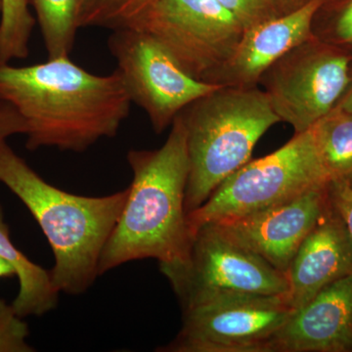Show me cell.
<instances>
[{"label": "cell", "instance_id": "17", "mask_svg": "<svg viewBox=\"0 0 352 352\" xmlns=\"http://www.w3.org/2000/svg\"><path fill=\"white\" fill-rule=\"evenodd\" d=\"M82 0H32L48 58L69 56Z\"/></svg>", "mask_w": 352, "mask_h": 352}, {"label": "cell", "instance_id": "24", "mask_svg": "<svg viewBox=\"0 0 352 352\" xmlns=\"http://www.w3.org/2000/svg\"><path fill=\"white\" fill-rule=\"evenodd\" d=\"M333 4H340L333 22L335 38L340 43L352 44V0H339Z\"/></svg>", "mask_w": 352, "mask_h": 352}, {"label": "cell", "instance_id": "28", "mask_svg": "<svg viewBox=\"0 0 352 352\" xmlns=\"http://www.w3.org/2000/svg\"><path fill=\"white\" fill-rule=\"evenodd\" d=\"M337 1H339V0H323V6H331V4L335 3Z\"/></svg>", "mask_w": 352, "mask_h": 352}, {"label": "cell", "instance_id": "8", "mask_svg": "<svg viewBox=\"0 0 352 352\" xmlns=\"http://www.w3.org/2000/svg\"><path fill=\"white\" fill-rule=\"evenodd\" d=\"M133 29L149 34L187 75L205 82L245 32L217 0H157Z\"/></svg>", "mask_w": 352, "mask_h": 352}, {"label": "cell", "instance_id": "18", "mask_svg": "<svg viewBox=\"0 0 352 352\" xmlns=\"http://www.w3.org/2000/svg\"><path fill=\"white\" fill-rule=\"evenodd\" d=\"M157 0H82L78 25L116 30L135 28Z\"/></svg>", "mask_w": 352, "mask_h": 352}, {"label": "cell", "instance_id": "20", "mask_svg": "<svg viewBox=\"0 0 352 352\" xmlns=\"http://www.w3.org/2000/svg\"><path fill=\"white\" fill-rule=\"evenodd\" d=\"M29 326L23 317L0 298V352H32L34 347L27 342Z\"/></svg>", "mask_w": 352, "mask_h": 352}, {"label": "cell", "instance_id": "10", "mask_svg": "<svg viewBox=\"0 0 352 352\" xmlns=\"http://www.w3.org/2000/svg\"><path fill=\"white\" fill-rule=\"evenodd\" d=\"M295 311L287 296L224 298L184 310L182 330L159 351L265 352L272 336Z\"/></svg>", "mask_w": 352, "mask_h": 352}, {"label": "cell", "instance_id": "15", "mask_svg": "<svg viewBox=\"0 0 352 352\" xmlns=\"http://www.w3.org/2000/svg\"><path fill=\"white\" fill-rule=\"evenodd\" d=\"M0 258L12 266L19 281V292L12 305L21 317L43 316L57 307L59 292L50 271L32 263L13 244L0 205Z\"/></svg>", "mask_w": 352, "mask_h": 352}, {"label": "cell", "instance_id": "9", "mask_svg": "<svg viewBox=\"0 0 352 352\" xmlns=\"http://www.w3.org/2000/svg\"><path fill=\"white\" fill-rule=\"evenodd\" d=\"M108 48L131 103L144 111L157 134L171 126L187 106L220 87L187 75L142 30L113 31Z\"/></svg>", "mask_w": 352, "mask_h": 352}, {"label": "cell", "instance_id": "6", "mask_svg": "<svg viewBox=\"0 0 352 352\" xmlns=\"http://www.w3.org/2000/svg\"><path fill=\"white\" fill-rule=\"evenodd\" d=\"M160 270L168 278L183 311L224 298L287 296L289 292L285 273L212 224L194 231L182 261L160 264Z\"/></svg>", "mask_w": 352, "mask_h": 352}, {"label": "cell", "instance_id": "13", "mask_svg": "<svg viewBox=\"0 0 352 352\" xmlns=\"http://www.w3.org/2000/svg\"><path fill=\"white\" fill-rule=\"evenodd\" d=\"M265 352H352V274L296 309L272 336Z\"/></svg>", "mask_w": 352, "mask_h": 352}, {"label": "cell", "instance_id": "4", "mask_svg": "<svg viewBox=\"0 0 352 352\" xmlns=\"http://www.w3.org/2000/svg\"><path fill=\"white\" fill-rule=\"evenodd\" d=\"M179 117L189 157L187 214L200 208L227 177L251 161L259 139L281 122L258 87L220 85L187 106Z\"/></svg>", "mask_w": 352, "mask_h": 352}, {"label": "cell", "instance_id": "27", "mask_svg": "<svg viewBox=\"0 0 352 352\" xmlns=\"http://www.w3.org/2000/svg\"><path fill=\"white\" fill-rule=\"evenodd\" d=\"M13 276H15V271H14L12 266L3 259L0 258V279Z\"/></svg>", "mask_w": 352, "mask_h": 352}, {"label": "cell", "instance_id": "16", "mask_svg": "<svg viewBox=\"0 0 352 352\" xmlns=\"http://www.w3.org/2000/svg\"><path fill=\"white\" fill-rule=\"evenodd\" d=\"M311 131L329 182L352 186V113L335 108Z\"/></svg>", "mask_w": 352, "mask_h": 352}, {"label": "cell", "instance_id": "25", "mask_svg": "<svg viewBox=\"0 0 352 352\" xmlns=\"http://www.w3.org/2000/svg\"><path fill=\"white\" fill-rule=\"evenodd\" d=\"M311 1L312 0H265L274 18L295 12Z\"/></svg>", "mask_w": 352, "mask_h": 352}, {"label": "cell", "instance_id": "14", "mask_svg": "<svg viewBox=\"0 0 352 352\" xmlns=\"http://www.w3.org/2000/svg\"><path fill=\"white\" fill-rule=\"evenodd\" d=\"M352 274V240L332 204L308 234L287 278L291 307L298 309L328 285Z\"/></svg>", "mask_w": 352, "mask_h": 352}, {"label": "cell", "instance_id": "11", "mask_svg": "<svg viewBox=\"0 0 352 352\" xmlns=\"http://www.w3.org/2000/svg\"><path fill=\"white\" fill-rule=\"evenodd\" d=\"M329 184L314 187L279 205L212 226L287 275L300 245L330 206Z\"/></svg>", "mask_w": 352, "mask_h": 352}, {"label": "cell", "instance_id": "22", "mask_svg": "<svg viewBox=\"0 0 352 352\" xmlns=\"http://www.w3.org/2000/svg\"><path fill=\"white\" fill-rule=\"evenodd\" d=\"M329 195L331 204L344 220L352 240V186L344 182H330Z\"/></svg>", "mask_w": 352, "mask_h": 352}, {"label": "cell", "instance_id": "5", "mask_svg": "<svg viewBox=\"0 0 352 352\" xmlns=\"http://www.w3.org/2000/svg\"><path fill=\"white\" fill-rule=\"evenodd\" d=\"M329 183L311 129L295 133L276 151L248 162L187 214L190 231L254 214Z\"/></svg>", "mask_w": 352, "mask_h": 352}, {"label": "cell", "instance_id": "21", "mask_svg": "<svg viewBox=\"0 0 352 352\" xmlns=\"http://www.w3.org/2000/svg\"><path fill=\"white\" fill-rule=\"evenodd\" d=\"M217 1L240 21L245 30L274 18L265 0H217Z\"/></svg>", "mask_w": 352, "mask_h": 352}, {"label": "cell", "instance_id": "23", "mask_svg": "<svg viewBox=\"0 0 352 352\" xmlns=\"http://www.w3.org/2000/svg\"><path fill=\"white\" fill-rule=\"evenodd\" d=\"M25 120L10 104L0 101V141L17 134L27 133Z\"/></svg>", "mask_w": 352, "mask_h": 352}, {"label": "cell", "instance_id": "12", "mask_svg": "<svg viewBox=\"0 0 352 352\" xmlns=\"http://www.w3.org/2000/svg\"><path fill=\"white\" fill-rule=\"evenodd\" d=\"M323 0H312L295 12L245 30L230 58L208 78L221 87H254L265 72L289 50L315 36V17Z\"/></svg>", "mask_w": 352, "mask_h": 352}, {"label": "cell", "instance_id": "1", "mask_svg": "<svg viewBox=\"0 0 352 352\" xmlns=\"http://www.w3.org/2000/svg\"><path fill=\"white\" fill-rule=\"evenodd\" d=\"M0 101L25 120L28 149L74 153L117 136L132 104L117 69L94 75L69 56L25 67L0 63Z\"/></svg>", "mask_w": 352, "mask_h": 352}, {"label": "cell", "instance_id": "2", "mask_svg": "<svg viewBox=\"0 0 352 352\" xmlns=\"http://www.w3.org/2000/svg\"><path fill=\"white\" fill-rule=\"evenodd\" d=\"M170 127L159 149H132L127 154L132 182L122 214L102 252L99 275L138 259L177 263L188 252L192 234L185 194L189 157L179 115Z\"/></svg>", "mask_w": 352, "mask_h": 352}, {"label": "cell", "instance_id": "29", "mask_svg": "<svg viewBox=\"0 0 352 352\" xmlns=\"http://www.w3.org/2000/svg\"><path fill=\"white\" fill-rule=\"evenodd\" d=\"M2 8V0H0V11H1Z\"/></svg>", "mask_w": 352, "mask_h": 352}, {"label": "cell", "instance_id": "19", "mask_svg": "<svg viewBox=\"0 0 352 352\" xmlns=\"http://www.w3.org/2000/svg\"><path fill=\"white\" fill-rule=\"evenodd\" d=\"M0 13V63L25 59L36 24L29 10V0H2Z\"/></svg>", "mask_w": 352, "mask_h": 352}, {"label": "cell", "instance_id": "7", "mask_svg": "<svg viewBox=\"0 0 352 352\" xmlns=\"http://www.w3.org/2000/svg\"><path fill=\"white\" fill-rule=\"evenodd\" d=\"M351 57L335 46L305 41L280 58L259 85L281 122L302 133L338 105L351 85Z\"/></svg>", "mask_w": 352, "mask_h": 352}, {"label": "cell", "instance_id": "26", "mask_svg": "<svg viewBox=\"0 0 352 352\" xmlns=\"http://www.w3.org/2000/svg\"><path fill=\"white\" fill-rule=\"evenodd\" d=\"M336 108L346 111V112L352 113V80L349 88L346 89V94L342 97Z\"/></svg>", "mask_w": 352, "mask_h": 352}, {"label": "cell", "instance_id": "3", "mask_svg": "<svg viewBox=\"0 0 352 352\" xmlns=\"http://www.w3.org/2000/svg\"><path fill=\"white\" fill-rule=\"evenodd\" d=\"M0 182L31 212L54 256L51 272L59 293L82 295L99 275L102 252L129 195V187L104 197L76 195L53 186L0 141Z\"/></svg>", "mask_w": 352, "mask_h": 352}]
</instances>
